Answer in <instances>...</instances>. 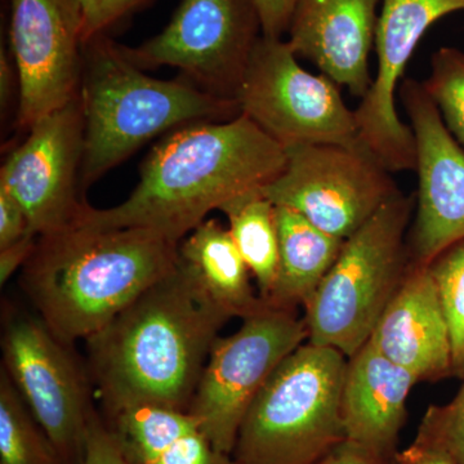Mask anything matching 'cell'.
I'll use <instances>...</instances> for the list:
<instances>
[{
  "label": "cell",
  "instance_id": "obj_1",
  "mask_svg": "<svg viewBox=\"0 0 464 464\" xmlns=\"http://www.w3.org/2000/svg\"><path fill=\"white\" fill-rule=\"evenodd\" d=\"M285 164V149L246 115L185 125L154 146L123 203L106 209L85 203L74 225L148 228L181 241L212 210L274 181Z\"/></svg>",
  "mask_w": 464,
  "mask_h": 464
},
{
  "label": "cell",
  "instance_id": "obj_2",
  "mask_svg": "<svg viewBox=\"0 0 464 464\" xmlns=\"http://www.w3.org/2000/svg\"><path fill=\"white\" fill-rule=\"evenodd\" d=\"M230 317L176 268L85 341L106 414L137 404L188 411L210 350Z\"/></svg>",
  "mask_w": 464,
  "mask_h": 464
},
{
  "label": "cell",
  "instance_id": "obj_3",
  "mask_svg": "<svg viewBox=\"0 0 464 464\" xmlns=\"http://www.w3.org/2000/svg\"><path fill=\"white\" fill-rule=\"evenodd\" d=\"M179 246L148 228L72 225L38 237L21 285L58 340L87 341L172 273Z\"/></svg>",
  "mask_w": 464,
  "mask_h": 464
},
{
  "label": "cell",
  "instance_id": "obj_4",
  "mask_svg": "<svg viewBox=\"0 0 464 464\" xmlns=\"http://www.w3.org/2000/svg\"><path fill=\"white\" fill-rule=\"evenodd\" d=\"M79 94L84 114L82 188L161 133L241 114L237 101L217 97L188 79L161 81L146 74L108 34L83 44Z\"/></svg>",
  "mask_w": 464,
  "mask_h": 464
},
{
  "label": "cell",
  "instance_id": "obj_5",
  "mask_svg": "<svg viewBox=\"0 0 464 464\" xmlns=\"http://www.w3.org/2000/svg\"><path fill=\"white\" fill-rule=\"evenodd\" d=\"M347 357L306 343L284 360L241 423L235 464H315L346 439L341 392Z\"/></svg>",
  "mask_w": 464,
  "mask_h": 464
},
{
  "label": "cell",
  "instance_id": "obj_6",
  "mask_svg": "<svg viewBox=\"0 0 464 464\" xmlns=\"http://www.w3.org/2000/svg\"><path fill=\"white\" fill-rule=\"evenodd\" d=\"M415 195L400 192L344 240L337 261L304 306L308 341L355 355L404 282Z\"/></svg>",
  "mask_w": 464,
  "mask_h": 464
},
{
  "label": "cell",
  "instance_id": "obj_7",
  "mask_svg": "<svg viewBox=\"0 0 464 464\" xmlns=\"http://www.w3.org/2000/svg\"><path fill=\"white\" fill-rule=\"evenodd\" d=\"M237 101L241 114L284 149L360 143L340 85L304 70L283 38H259Z\"/></svg>",
  "mask_w": 464,
  "mask_h": 464
},
{
  "label": "cell",
  "instance_id": "obj_8",
  "mask_svg": "<svg viewBox=\"0 0 464 464\" xmlns=\"http://www.w3.org/2000/svg\"><path fill=\"white\" fill-rule=\"evenodd\" d=\"M307 341L304 317L266 304L234 334L217 338L188 408L216 449L231 456L253 401Z\"/></svg>",
  "mask_w": 464,
  "mask_h": 464
},
{
  "label": "cell",
  "instance_id": "obj_9",
  "mask_svg": "<svg viewBox=\"0 0 464 464\" xmlns=\"http://www.w3.org/2000/svg\"><path fill=\"white\" fill-rule=\"evenodd\" d=\"M285 152V168L262 194L338 239H348L401 192L392 172L362 142L297 146Z\"/></svg>",
  "mask_w": 464,
  "mask_h": 464
},
{
  "label": "cell",
  "instance_id": "obj_10",
  "mask_svg": "<svg viewBox=\"0 0 464 464\" xmlns=\"http://www.w3.org/2000/svg\"><path fill=\"white\" fill-rule=\"evenodd\" d=\"M261 36L255 0H182L163 32L124 50L140 69L177 67L201 90L237 101Z\"/></svg>",
  "mask_w": 464,
  "mask_h": 464
},
{
  "label": "cell",
  "instance_id": "obj_11",
  "mask_svg": "<svg viewBox=\"0 0 464 464\" xmlns=\"http://www.w3.org/2000/svg\"><path fill=\"white\" fill-rule=\"evenodd\" d=\"M41 317L12 314L2 334L3 371L63 464H81L96 411L88 378Z\"/></svg>",
  "mask_w": 464,
  "mask_h": 464
},
{
  "label": "cell",
  "instance_id": "obj_12",
  "mask_svg": "<svg viewBox=\"0 0 464 464\" xmlns=\"http://www.w3.org/2000/svg\"><path fill=\"white\" fill-rule=\"evenodd\" d=\"M84 158V114L81 94L42 116L25 141L5 159L0 188L25 210L38 237L75 224L84 201L79 198Z\"/></svg>",
  "mask_w": 464,
  "mask_h": 464
},
{
  "label": "cell",
  "instance_id": "obj_13",
  "mask_svg": "<svg viewBox=\"0 0 464 464\" xmlns=\"http://www.w3.org/2000/svg\"><path fill=\"white\" fill-rule=\"evenodd\" d=\"M464 11V0H382L375 32L377 74L355 110L359 140L390 172L415 170L411 125L396 109V92L424 33L442 17Z\"/></svg>",
  "mask_w": 464,
  "mask_h": 464
},
{
  "label": "cell",
  "instance_id": "obj_14",
  "mask_svg": "<svg viewBox=\"0 0 464 464\" xmlns=\"http://www.w3.org/2000/svg\"><path fill=\"white\" fill-rule=\"evenodd\" d=\"M400 99L415 139L418 190L408 250L411 264L429 266L464 239V150L449 132L422 82L405 79Z\"/></svg>",
  "mask_w": 464,
  "mask_h": 464
},
{
  "label": "cell",
  "instance_id": "obj_15",
  "mask_svg": "<svg viewBox=\"0 0 464 464\" xmlns=\"http://www.w3.org/2000/svg\"><path fill=\"white\" fill-rule=\"evenodd\" d=\"M11 44L20 94L17 124L29 130L79 93L81 0H11Z\"/></svg>",
  "mask_w": 464,
  "mask_h": 464
},
{
  "label": "cell",
  "instance_id": "obj_16",
  "mask_svg": "<svg viewBox=\"0 0 464 464\" xmlns=\"http://www.w3.org/2000/svg\"><path fill=\"white\" fill-rule=\"evenodd\" d=\"M381 0H297L288 44L340 87L362 99L373 83V50Z\"/></svg>",
  "mask_w": 464,
  "mask_h": 464
},
{
  "label": "cell",
  "instance_id": "obj_17",
  "mask_svg": "<svg viewBox=\"0 0 464 464\" xmlns=\"http://www.w3.org/2000/svg\"><path fill=\"white\" fill-rule=\"evenodd\" d=\"M368 342L418 382L453 377L450 333L429 266L411 262Z\"/></svg>",
  "mask_w": 464,
  "mask_h": 464
},
{
  "label": "cell",
  "instance_id": "obj_18",
  "mask_svg": "<svg viewBox=\"0 0 464 464\" xmlns=\"http://www.w3.org/2000/svg\"><path fill=\"white\" fill-rule=\"evenodd\" d=\"M413 374L378 353L369 342L348 357L341 392L344 435L353 441L398 453Z\"/></svg>",
  "mask_w": 464,
  "mask_h": 464
},
{
  "label": "cell",
  "instance_id": "obj_19",
  "mask_svg": "<svg viewBox=\"0 0 464 464\" xmlns=\"http://www.w3.org/2000/svg\"><path fill=\"white\" fill-rule=\"evenodd\" d=\"M110 431L132 464H235L188 411L137 404L110 415Z\"/></svg>",
  "mask_w": 464,
  "mask_h": 464
},
{
  "label": "cell",
  "instance_id": "obj_20",
  "mask_svg": "<svg viewBox=\"0 0 464 464\" xmlns=\"http://www.w3.org/2000/svg\"><path fill=\"white\" fill-rule=\"evenodd\" d=\"M179 262L230 319H246L265 306L230 231L217 219H206L179 241Z\"/></svg>",
  "mask_w": 464,
  "mask_h": 464
},
{
  "label": "cell",
  "instance_id": "obj_21",
  "mask_svg": "<svg viewBox=\"0 0 464 464\" xmlns=\"http://www.w3.org/2000/svg\"><path fill=\"white\" fill-rule=\"evenodd\" d=\"M276 226L279 266L265 304L295 310L306 306L337 261L344 240L320 230L288 207H276Z\"/></svg>",
  "mask_w": 464,
  "mask_h": 464
},
{
  "label": "cell",
  "instance_id": "obj_22",
  "mask_svg": "<svg viewBox=\"0 0 464 464\" xmlns=\"http://www.w3.org/2000/svg\"><path fill=\"white\" fill-rule=\"evenodd\" d=\"M219 210L227 217L228 231L265 302L273 290L279 266L276 207L259 188L227 201Z\"/></svg>",
  "mask_w": 464,
  "mask_h": 464
},
{
  "label": "cell",
  "instance_id": "obj_23",
  "mask_svg": "<svg viewBox=\"0 0 464 464\" xmlns=\"http://www.w3.org/2000/svg\"><path fill=\"white\" fill-rule=\"evenodd\" d=\"M0 464H63L51 440L3 369L0 374Z\"/></svg>",
  "mask_w": 464,
  "mask_h": 464
},
{
  "label": "cell",
  "instance_id": "obj_24",
  "mask_svg": "<svg viewBox=\"0 0 464 464\" xmlns=\"http://www.w3.org/2000/svg\"><path fill=\"white\" fill-rule=\"evenodd\" d=\"M450 333L453 377H464V239L429 265Z\"/></svg>",
  "mask_w": 464,
  "mask_h": 464
},
{
  "label": "cell",
  "instance_id": "obj_25",
  "mask_svg": "<svg viewBox=\"0 0 464 464\" xmlns=\"http://www.w3.org/2000/svg\"><path fill=\"white\" fill-rule=\"evenodd\" d=\"M422 83L449 132L464 148V51L439 48L431 57V74Z\"/></svg>",
  "mask_w": 464,
  "mask_h": 464
},
{
  "label": "cell",
  "instance_id": "obj_26",
  "mask_svg": "<svg viewBox=\"0 0 464 464\" xmlns=\"http://www.w3.org/2000/svg\"><path fill=\"white\" fill-rule=\"evenodd\" d=\"M459 391L444 405L427 408L415 441L432 445L449 454L457 464H464V377Z\"/></svg>",
  "mask_w": 464,
  "mask_h": 464
},
{
  "label": "cell",
  "instance_id": "obj_27",
  "mask_svg": "<svg viewBox=\"0 0 464 464\" xmlns=\"http://www.w3.org/2000/svg\"><path fill=\"white\" fill-rule=\"evenodd\" d=\"M145 0H81L83 44L128 16Z\"/></svg>",
  "mask_w": 464,
  "mask_h": 464
},
{
  "label": "cell",
  "instance_id": "obj_28",
  "mask_svg": "<svg viewBox=\"0 0 464 464\" xmlns=\"http://www.w3.org/2000/svg\"><path fill=\"white\" fill-rule=\"evenodd\" d=\"M81 464H132L124 457L108 424L99 415L92 422Z\"/></svg>",
  "mask_w": 464,
  "mask_h": 464
},
{
  "label": "cell",
  "instance_id": "obj_29",
  "mask_svg": "<svg viewBox=\"0 0 464 464\" xmlns=\"http://www.w3.org/2000/svg\"><path fill=\"white\" fill-rule=\"evenodd\" d=\"M315 464H399L398 453H384L353 440L343 439Z\"/></svg>",
  "mask_w": 464,
  "mask_h": 464
},
{
  "label": "cell",
  "instance_id": "obj_30",
  "mask_svg": "<svg viewBox=\"0 0 464 464\" xmlns=\"http://www.w3.org/2000/svg\"><path fill=\"white\" fill-rule=\"evenodd\" d=\"M30 230L24 208L5 188H0V249L23 239Z\"/></svg>",
  "mask_w": 464,
  "mask_h": 464
},
{
  "label": "cell",
  "instance_id": "obj_31",
  "mask_svg": "<svg viewBox=\"0 0 464 464\" xmlns=\"http://www.w3.org/2000/svg\"><path fill=\"white\" fill-rule=\"evenodd\" d=\"M297 0H255L261 18L262 35L283 38Z\"/></svg>",
  "mask_w": 464,
  "mask_h": 464
},
{
  "label": "cell",
  "instance_id": "obj_32",
  "mask_svg": "<svg viewBox=\"0 0 464 464\" xmlns=\"http://www.w3.org/2000/svg\"><path fill=\"white\" fill-rule=\"evenodd\" d=\"M38 235L29 232L23 239L0 249V284L2 286L14 276L18 268H24L29 258L32 257Z\"/></svg>",
  "mask_w": 464,
  "mask_h": 464
},
{
  "label": "cell",
  "instance_id": "obj_33",
  "mask_svg": "<svg viewBox=\"0 0 464 464\" xmlns=\"http://www.w3.org/2000/svg\"><path fill=\"white\" fill-rule=\"evenodd\" d=\"M399 464H457L449 454L432 445L413 440L409 447L398 451Z\"/></svg>",
  "mask_w": 464,
  "mask_h": 464
},
{
  "label": "cell",
  "instance_id": "obj_34",
  "mask_svg": "<svg viewBox=\"0 0 464 464\" xmlns=\"http://www.w3.org/2000/svg\"><path fill=\"white\" fill-rule=\"evenodd\" d=\"M16 66L12 67L11 61L5 54V48H2V57H0V81H2V106H7L9 99L12 96V88L14 87V81L18 82Z\"/></svg>",
  "mask_w": 464,
  "mask_h": 464
}]
</instances>
